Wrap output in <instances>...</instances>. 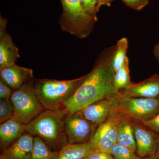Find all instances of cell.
<instances>
[{
    "label": "cell",
    "instance_id": "4dcf8cb0",
    "mask_svg": "<svg viewBox=\"0 0 159 159\" xmlns=\"http://www.w3.org/2000/svg\"><path fill=\"white\" fill-rule=\"evenodd\" d=\"M140 159H157L155 156H151L145 157L142 158Z\"/></svg>",
    "mask_w": 159,
    "mask_h": 159
},
{
    "label": "cell",
    "instance_id": "d6a6232c",
    "mask_svg": "<svg viewBox=\"0 0 159 159\" xmlns=\"http://www.w3.org/2000/svg\"><path fill=\"white\" fill-rule=\"evenodd\" d=\"M157 99L158 100L159 102V95L158 96V97H157Z\"/></svg>",
    "mask_w": 159,
    "mask_h": 159
},
{
    "label": "cell",
    "instance_id": "603a6c76",
    "mask_svg": "<svg viewBox=\"0 0 159 159\" xmlns=\"http://www.w3.org/2000/svg\"><path fill=\"white\" fill-rule=\"evenodd\" d=\"M80 2L85 12L97 22L98 20L97 0H80Z\"/></svg>",
    "mask_w": 159,
    "mask_h": 159
},
{
    "label": "cell",
    "instance_id": "d4e9b609",
    "mask_svg": "<svg viewBox=\"0 0 159 159\" xmlns=\"http://www.w3.org/2000/svg\"><path fill=\"white\" fill-rule=\"evenodd\" d=\"M85 159H113L111 153L99 149L91 152Z\"/></svg>",
    "mask_w": 159,
    "mask_h": 159
},
{
    "label": "cell",
    "instance_id": "8fae6325",
    "mask_svg": "<svg viewBox=\"0 0 159 159\" xmlns=\"http://www.w3.org/2000/svg\"><path fill=\"white\" fill-rule=\"evenodd\" d=\"M119 95L122 97L157 98L159 95V75L155 74L141 82H132L128 87L119 91Z\"/></svg>",
    "mask_w": 159,
    "mask_h": 159
},
{
    "label": "cell",
    "instance_id": "f546056e",
    "mask_svg": "<svg viewBox=\"0 0 159 159\" xmlns=\"http://www.w3.org/2000/svg\"><path fill=\"white\" fill-rule=\"evenodd\" d=\"M154 156L157 159H159V137L158 140L157 144L156 150Z\"/></svg>",
    "mask_w": 159,
    "mask_h": 159
},
{
    "label": "cell",
    "instance_id": "e0dca14e",
    "mask_svg": "<svg viewBox=\"0 0 159 159\" xmlns=\"http://www.w3.org/2000/svg\"><path fill=\"white\" fill-rule=\"evenodd\" d=\"M96 149L91 143L68 144L58 152L55 159H85L89 154Z\"/></svg>",
    "mask_w": 159,
    "mask_h": 159
},
{
    "label": "cell",
    "instance_id": "1f68e13d",
    "mask_svg": "<svg viewBox=\"0 0 159 159\" xmlns=\"http://www.w3.org/2000/svg\"><path fill=\"white\" fill-rule=\"evenodd\" d=\"M0 159H8L6 158L5 157L3 156V155H1V157H0Z\"/></svg>",
    "mask_w": 159,
    "mask_h": 159
},
{
    "label": "cell",
    "instance_id": "ac0fdd59",
    "mask_svg": "<svg viewBox=\"0 0 159 159\" xmlns=\"http://www.w3.org/2000/svg\"><path fill=\"white\" fill-rule=\"evenodd\" d=\"M58 152L52 150L39 137H34L31 159H55Z\"/></svg>",
    "mask_w": 159,
    "mask_h": 159
},
{
    "label": "cell",
    "instance_id": "5bb4252c",
    "mask_svg": "<svg viewBox=\"0 0 159 159\" xmlns=\"http://www.w3.org/2000/svg\"><path fill=\"white\" fill-rule=\"evenodd\" d=\"M34 136L25 132L2 151V155L8 159H31Z\"/></svg>",
    "mask_w": 159,
    "mask_h": 159
},
{
    "label": "cell",
    "instance_id": "ba28073f",
    "mask_svg": "<svg viewBox=\"0 0 159 159\" xmlns=\"http://www.w3.org/2000/svg\"><path fill=\"white\" fill-rule=\"evenodd\" d=\"M98 125L86 119L80 111L67 114L65 128L70 144H82L90 142Z\"/></svg>",
    "mask_w": 159,
    "mask_h": 159
},
{
    "label": "cell",
    "instance_id": "ffe728a7",
    "mask_svg": "<svg viewBox=\"0 0 159 159\" xmlns=\"http://www.w3.org/2000/svg\"><path fill=\"white\" fill-rule=\"evenodd\" d=\"M128 40L126 38H122L117 41L116 50L113 57L112 66L115 73L121 68L124 64L127 57L128 48Z\"/></svg>",
    "mask_w": 159,
    "mask_h": 159
},
{
    "label": "cell",
    "instance_id": "2e32d148",
    "mask_svg": "<svg viewBox=\"0 0 159 159\" xmlns=\"http://www.w3.org/2000/svg\"><path fill=\"white\" fill-rule=\"evenodd\" d=\"M133 123V119L125 113L119 125L116 143L136 152Z\"/></svg>",
    "mask_w": 159,
    "mask_h": 159
},
{
    "label": "cell",
    "instance_id": "30bf717a",
    "mask_svg": "<svg viewBox=\"0 0 159 159\" xmlns=\"http://www.w3.org/2000/svg\"><path fill=\"white\" fill-rule=\"evenodd\" d=\"M133 127L137 155L141 158L154 156L159 137L158 134L134 120Z\"/></svg>",
    "mask_w": 159,
    "mask_h": 159
},
{
    "label": "cell",
    "instance_id": "9a60e30c",
    "mask_svg": "<svg viewBox=\"0 0 159 159\" xmlns=\"http://www.w3.org/2000/svg\"><path fill=\"white\" fill-rule=\"evenodd\" d=\"M26 125L11 118L0 125L1 148L4 150L25 132Z\"/></svg>",
    "mask_w": 159,
    "mask_h": 159
},
{
    "label": "cell",
    "instance_id": "4316f807",
    "mask_svg": "<svg viewBox=\"0 0 159 159\" xmlns=\"http://www.w3.org/2000/svg\"><path fill=\"white\" fill-rule=\"evenodd\" d=\"M140 123L145 125L151 130L159 134V113L154 117L153 119Z\"/></svg>",
    "mask_w": 159,
    "mask_h": 159
},
{
    "label": "cell",
    "instance_id": "4fadbf2b",
    "mask_svg": "<svg viewBox=\"0 0 159 159\" xmlns=\"http://www.w3.org/2000/svg\"><path fill=\"white\" fill-rule=\"evenodd\" d=\"M0 77L1 79L15 90L31 81L33 71L32 69L20 66L15 64L0 69Z\"/></svg>",
    "mask_w": 159,
    "mask_h": 159
},
{
    "label": "cell",
    "instance_id": "3957f363",
    "mask_svg": "<svg viewBox=\"0 0 159 159\" xmlns=\"http://www.w3.org/2000/svg\"><path fill=\"white\" fill-rule=\"evenodd\" d=\"M85 76L69 80H37L33 82L34 92L45 109L59 110Z\"/></svg>",
    "mask_w": 159,
    "mask_h": 159
},
{
    "label": "cell",
    "instance_id": "7a4b0ae2",
    "mask_svg": "<svg viewBox=\"0 0 159 159\" xmlns=\"http://www.w3.org/2000/svg\"><path fill=\"white\" fill-rule=\"evenodd\" d=\"M67 114L63 109H45L26 125L25 131L34 137H39L52 150L59 151L68 143L65 128Z\"/></svg>",
    "mask_w": 159,
    "mask_h": 159
},
{
    "label": "cell",
    "instance_id": "5b68a950",
    "mask_svg": "<svg viewBox=\"0 0 159 159\" xmlns=\"http://www.w3.org/2000/svg\"><path fill=\"white\" fill-rule=\"evenodd\" d=\"M10 99L14 109L12 118L26 125L45 110L34 93L33 81L13 90Z\"/></svg>",
    "mask_w": 159,
    "mask_h": 159
},
{
    "label": "cell",
    "instance_id": "d6986e66",
    "mask_svg": "<svg viewBox=\"0 0 159 159\" xmlns=\"http://www.w3.org/2000/svg\"><path fill=\"white\" fill-rule=\"evenodd\" d=\"M132 82L130 80L129 61L127 57L123 66L115 73L113 84L115 88L119 91L128 87Z\"/></svg>",
    "mask_w": 159,
    "mask_h": 159
},
{
    "label": "cell",
    "instance_id": "52a82bcc",
    "mask_svg": "<svg viewBox=\"0 0 159 159\" xmlns=\"http://www.w3.org/2000/svg\"><path fill=\"white\" fill-rule=\"evenodd\" d=\"M125 113L120 107L104 122L98 125L90 142L96 149L110 153L116 143L118 129Z\"/></svg>",
    "mask_w": 159,
    "mask_h": 159
},
{
    "label": "cell",
    "instance_id": "9c48e42d",
    "mask_svg": "<svg viewBox=\"0 0 159 159\" xmlns=\"http://www.w3.org/2000/svg\"><path fill=\"white\" fill-rule=\"evenodd\" d=\"M119 94L112 95L96 101L79 111L86 119L98 126L119 108Z\"/></svg>",
    "mask_w": 159,
    "mask_h": 159
},
{
    "label": "cell",
    "instance_id": "7c38bea8",
    "mask_svg": "<svg viewBox=\"0 0 159 159\" xmlns=\"http://www.w3.org/2000/svg\"><path fill=\"white\" fill-rule=\"evenodd\" d=\"M7 20L0 18V69L15 64L20 57L19 50L6 31Z\"/></svg>",
    "mask_w": 159,
    "mask_h": 159
},
{
    "label": "cell",
    "instance_id": "44dd1931",
    "mask_svg": "<svg viewBox=\"0 0 159 159\" xmlns=\"http://www.w3.org/2000/svg\"><path fill=\"white\" fill-rule=\"evenodd\" d=\"M129 148L115 143L111 148L110 153L113 159H140L141 158Z\"/></svg>",
    "mask_w": 159,
    "mask_h": 159
},
{
    "label": "cell",
    "instance_id": "cb8c5ba5",
    "mask_svg": "<svg viewBox=\"0 0 159 159\" xmlns=\"http://www.w3.org/2000/svg\"><path fill=\"white\" fill-rule=\"evenodd\" d=\"M126 6L135 9L137 11H140L145 8L149 2V0H121Z\"/></svg>",
    "mask_w": 159,
    "mask_h": 159
},
{
    "label": "cell",
    "instance_id": "f1b7e54d",
    "mask_svg": "<svg viewBox=\"0 0 159 159\" xmlns=\"http://www.w3.org/2000/svg\"><path fill=\"white\" fill-rule=\"evenodd\" d=\"M153 54L159 64V43L154 47Z\"/></svg>",
    "mask_w": 159,
    "mask_h": 159
},
{
    "label": "cell",
    "instance_id": "83f0119b",
    "mask_svg": "<svg viewBox=\"0 0 159 159\" xmlns=\"http://www.w3.org/2000/svg\"><path fill=\"white\" fill-rule=\"evenodd\" d=\"M113 1L114 0H97V10L98 12L101 6L106 5L107 6H110Z\"/></svg>",
    "mask_w": 159,
    "mask_h": 159
},
{
    "label": "cell",
    "instance_id": "6da1fadb",
    "mask_svg": "<svg viewBox=\"0 0 159 159\" xmlns=\"http://www.w3.org/2000/svg\"><path fill=\"white\" fill-rule=\"evenodd\" d=\"M116 50L115 45L99 54L90 73L64 103L63 109L67 113H74L105 97L119 94L113 84L112 59Z\"/></svg>",
    "mask_w": 159,
    "mask_h": 159
},
{
    "label": "cell",
    "instance_id": "7402d4cb",
    "mask_svg": "<svg viewBox=\"0 0 159 159\" xmlns=\"http://www.w3.org/2000/svg\"><path fill=\"white\" fill-rule=\"evenodd\" d=\"M14 109L10 99H0V123L12 118Z\"/></svg>",
    "mask_w": 159,
    "mask_h": 159
},
{
    "label": "cell",
    "instance_id": "8992f818",
    "mask_svg": "<svg viewBox=\"0 0 159 159\" xmlns=\"http://www.w3.org/2000/svg\"><path fill=\"white\" fill-rule=\"evenodd\" d=\"M119 97V107L133 120L141 122L148 121L159 113L157 98Z\"/></svg>",
    "mask_w": 159,
    "mask_h": 159
},
{
    "label": "cell",
    "instance_id": "484cf974",
    "mask_svg": "<svg viewBox=\"0 0 159 159\" xmlns=\"http://www.w3.org/2000/svg\"><path fill=\"white\" fill-rule=\"evenodd\" d=\"M12 90L6 82L0 79V99H10L12 93Z\"/></svg>",
    "mask_w": 159,
    "mask_h": 159
},
{
    "label": "cell",
    "instance_id": "277c9868",
    "mask_svg": "<svg viewBox=\"0 0 159 159\" xmlns=\"http://www.w3.org/2000/svg\"><path fill=\"white\" fill-rule=\"evenodd\" d=\"M63 13L59 24L63 31L79 39L87 37L96 22L83 8L80 0H61Z\"/></svg>",
    "mask_w": 159,
    "mask_h": 159
}]
</instances>
